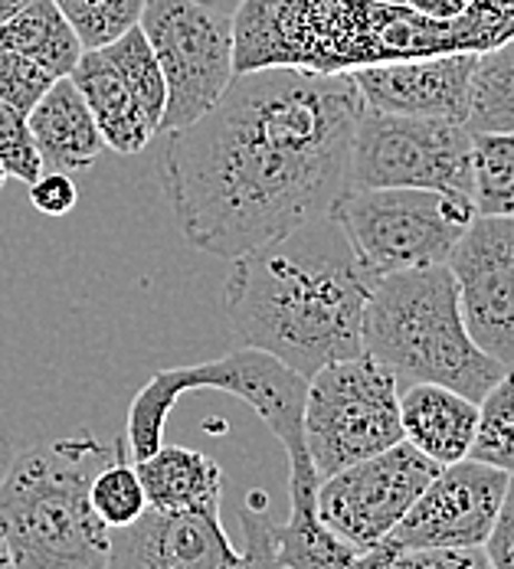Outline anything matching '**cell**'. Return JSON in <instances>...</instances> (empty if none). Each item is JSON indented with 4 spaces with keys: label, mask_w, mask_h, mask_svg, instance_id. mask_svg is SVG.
I'll return each mask as SVG.
<instances>
[{
    "label": "cell",
    "mask_w": 514,
    "mask_h": 569,
    "mask_svg": "<svg viewBox=\"0 0 514 569\" xmlns=\"http://www.w3.org/2000/svg\"><path fill=\"white\" fill-rule=\"evenodd\" d=\"M0 569H17L13 567V557H10V550H7V540H3V533H0Z\"/></svg>",
    "instance_id": "obj_35"
},
{
    "label": "cell",
    "mask_w": 514,
    "mask_h": 569,
    "mask_svg": "<svg viewBox=\"0 0 514 569\" xmlns=\"http://www.w3.org/2000/svg\"><path fill=\"white\" fill-rule=\"evenodd\" d=\"M364 112L350 72H236L210 112L168 131L158 177L184 239L236 259L328 217L347 190Z\"/></svg>",
    "instance_id": "obj_1"
},
{
    "label": "cell",
    "mask_w": 514,
    "mask_h": 569,
    "mask_svg": "<svg viewBox=\"0 0 514 569\" xmlns=\"http://www.w3.org/2000/svg\"><path fill=\"white\" fill-rule=\"evenodd\" d=\"M468 128L478 131H514V37L478 53L472 76Z\"/></svg>",
    "instance_id": "obj_22"
},
{
    "label": "cell",
    "mask_w": 514,
    "mask_h": 569,
    "mask_svg": "<svg viewBox=\"0 0 514 569\" xmlns=\"http://www.w3.org/2000/svg\"><path fill=\"white\" fill-rule=\"evenodd\" d=\"M10 173H7V168H3V161H0V187H3V180H7Z\"/></svg>",
    "instance_id": "obj_36"
},
{
    "label": "cell",
    "mask_w": 514,
    "mask_h": 569,
    "mask_svg": "<svg viewBox=\"0 0 514 569\" xmlns=\"http://www.w3.org/2000/svg\"><path fill=\"white\" fill-rule=\"evenodd\" d=\"M512 478L508 471L475 458L446 465L397 523L391 543L397 550L485 547L498 523Z\"/></svg>",
    "instance_id": "obj_12"
},
{
    "label": "cell",
    "mask_w": 514,
    "mask_h": 569,
    "mask_svg": "<svg viewBox=\"0 0 514 569\" xmlns=\"http://www.w3.org/2000/svg\"><path fill=\"white\" fill-rule=\"evenodd\" d=\"M0 47L20 57L40 62L57 79L72 76L76 62L82 59L86 47L57 0H33L30 7L17 10L10 20L0 23Z\"/></svg>",
    "instance_id": "obj_21"
},
{
    "label": "cell",
    "mask_w": 514,
    "mask_h": 569,
    "mask_svg": "<svg viewBox=\"0 0 514 569\" xmlns=\"http://www.w3.org/2000/svg\"><path fill=\"white\" fill-rule=\"evenodd\" d=\"M0 161L7 173L20 183H33L47 171L37 138L30 131V114L7 102H0Z\"/></svg>",
    "instance_id": "obj_27"
},
{
    "label": "cell",
    "mask_w": 514,
    "mask_h": 569,
    "mask_svg": "<svg viewBox=\"0 0 514 569\" xmlns=\"http://www.w3.org/2000/svg\"><path fill=\"white\" fill-rule=\"evenodd\" d=\"M403 3L429 20H458L472 10L475 0H403Z\"/></svg>",
    "instance_id": "obj_32"
},
{
    "label": "cell",
    "mask_w": 514,
    "mask_h": 569,
    "mask_svg": "<svg viewBox=\"0 0 514 569\" xmlns=\"http://www.w3.org/2000/svg\"><path fill=\"white\" fill-rule=\"evenodd\" d=\"M478 217H514V131H478L472 151Z\"/></svg>",
    "instance_id": "obj_23"
},
{
    "label": "cell",
    "mask_w": 514,
    "mask_h": 569,
    "mask_svg": "<svg viewBox=\"0 0 514 569\" xmlns=\"http://www.w3.org/2000/svg\"><path fill=\"white\" fill-rule=\"evenodd\" d=\"M30 131L47 171H89L106 151L102 128L69 76L57 79L53 89L30 112Z\"/></svg>",
    "instance_id": "obj_18"
},
{
    "label": "cell",
    "mask_w": 514,
    "mask_h": 569,
    "mask_svg": "<svg viewBox=\"0 0 514 569\" xmlns=\"http://www.w3.org/2000/svg\"><path fill=\"white\" fill-rule=\"evenodd\" d=\"M86 50H102L141 23L148 0H57Z\"/></svg>",
    "instance_id": "obj_26"
},
{
    "label": "cell",
    "mask_w": 514,
    "mask_h": 569,
    "mask_svg": "<svg viewBox=\"0 0 514 569\" xmlns=\"http://www.w3.org/2000/svg\"><path fill=\"white\" fill-rule=\"evenodd\" d=\"M472 151L475 131L465 121L367 109L354 134L347 190L423 187L472 197Z\"/></svg>",
    "instance_id": "obj_10"
},
{
    "label": "cell",
    "mask_w": 514,
    "mask_h": 569,
    "mask_svg": "<svg viewBox=\"0 0 514 569\" xmlns=\"http://www.w3.org/2000/svg\"><path fill=\"white\" fill-rule=\"evenodd\" d=\"M364 353L397 380L439 383L475 402L508 373L472 341L449 262L377 279L364 311Z\"/></svg>",
    "instance_id": "obj_5"
},
{
    "label": "cell",
    "mask_w": 514,
    "mask_h": 569,
    "mask_svg": "<svg viewBox=\"0 0 514 569\" xmlns=\"http://www.w3.org/2000/svg\"><path fill=\"white\" fill-rule=\"evenodd\" d=\"M514 0H475L458 20H429L387 0H239L236 72L298 66L350 72L439 53H485L514 37Z\"/></svg>",
    "instance_id": "obj_3"
},
{
    "label": "cell",
    "mask_w": 514,
    "mask_h": 569,
    "mask_svg": "<svg viewBox=\"0 0 514 569\" xmlns=\"http://www.w3.org/2000/svg\"><path fill=\"white\" fill-rule=\"evenodd\" d=\"M485 553H488V563L492 569H514V478L508 485V495H505V505L498 513V523L485 543Z\"/></svg>",
    "instance_id": "obj_31"
},
{
    "label": "cell",
    "mask_w": 514,
    "mask_h": 569,
    "mask_svg": "<svg viewBox=\"0 0 514 569\" xmlns=\"http://www.w3.org/2000/svg\"><path fill=\"white\" fill-rule=\"evenodd\" d=\"M387 569H492L485 547H433V550H401Z\"/></svg>",
    "instance_id": "obj_29"
},
{
    "label": "cell",
    "mask_w": 514,
    "mask_h": 569,
    "mask_svg": "<svg viewBox=\"0 0 514 569\" xmlns=\"http://www.w3.org/2000/svg\"><path fill=\"white\" fill-rule=\"evenodd\" d=\"M30 3H33V0H0V23H3V20H10L17 10L30 7Z\"/></svg>",
    "instance_id": "obj_34"
},
{
    "label": "cell",
    "mask_w": 514,
    "mask_h": 569,
    "mask_svg": "<svg viewBox=\"0 0 514 569\" xmlns=\"http://www.w3.org/2000/svg\"><path fill=\"white\" fill-rule=\"evenodd\" d=\"M138 27L168 82L161 131L194 124L224 99L236 79L233 17L210 0H148Z\"/></svg>",
    "instance_id": "obj_9"
},
{
    "label": "cell",
    "mask_w": 514,
    "mask_h": 569,
    "mask_svg": "<svg viewBox=\"0 0 514 569\" xmlns=\"http://www.w3.org/2000/svg\"><path fill=\"white\" fill-rule=\"evenodd\" d=\"M403 442L401 380L370 353L328 363L308 380L305 449L318 478Z\"/></svg>",
    "instance_id": "obj_8"
},
{
    "label": "cell",
    "mask_w": 514,
    "mask_h": 569,
    "mask_svg": "<svg viewBox=\"0 0 514 569\" xmlns=\"http://www.w3.org/2000/svg\"><path fill=\"white\" fill-rule=\"evenodd\" d=\"M224 315L239 347L279 357L302 377L364 353L374 276L328 213L229 259Z\"/></svg>",
    "instance_id": "obj_2"
},
{
    "label": "cell",
    "mask_w": 514,
    "mask_h": 569,
    "mask_svg": "<svg viewBox=\"0 0 514 569\" xmlns=\"http://www.w3.org/2000/svg\"><path fill=\"white\" fill-rule=\"evenodd\" d=\"M109 569H246L220 511H151L112 530Z\"/></svg>",
    "instance_id": "obj_15"
},
{
    "label": "cell",
    "mask_w": 514,
    "mask_h": 569,
    "mask_svg": "<svg viewBox=\"0 0 514 569\" xmlns=\"http://www.w3.org/2000/svg\"><path fill=\"white\" fill-rule=\"evenodd\" d=\"M13 458H17V449H13V442H10V436L3 432V426H0V481H3V475L10 471V465H13Z\"/></svg>",
    "instance_id": "obj_33"
},
{
    "label": "cell",
    "mask_w": 514,
    "mask_h": 569,
    "mask_svg": "<svg viewBox=\"0 0 514 569\" xmlns=\"http://www.w3.org/2000/svg\"><path fill=\"white\" fill-rule=\"evenodd\" d=\"M69 79L79 86L82 99L96 114L106 148L118 154H138L151 144L155 134H161V128L148 118L131 82L106 50H86Z\"/></svg>",
    "instance_id": "obj_19"
},
{
    "label": "cell",
    "mask_w": 514,
    "mask_h": 569,
    "mask_svg": "<svg viewBox=\"0 0 514 569\" xmlns=\"http://www.w3.org/2000/svg\"><path fill=\"white\" fill-rule=\"evenodd\" d=\"M478 409H482L478 432H475V446L468 458L514 475V370H508L488 390V397L478 402Z\"/></svg>",
    "instance_id": "obj_24"
},
{
    "label": "cell",
    "mask_w": 514,
    "mask_h": 569,
    "mask_svg": "<svg viewBox=\"0 0 514 569\" xmlns=\"http://www.w3.org/2000/svg\"><path fill=\"white\" fill-rule=\"evenodd\" d=\"M194 390H220L243 399L283 442L288 456V485H322L308 449H305V397L308 377L291 370L279 357L239 347L220 360L194 363V367H171L158 370L131 399L125 442L131 461L155 456L165 446V422L171 416L174 402Z\"/></svg>",
    "instance_id": "obj_6"
},
{
    "label": "cell",
    "mask_w": 514,
    "mask_h": 569,
    "mask_svg": "<svg viewBox=\"0 0 514 569\" xmlns=\"http://www.w3.org/2000/svg\"><path fill=\"white\" fill-rule=\"evenodd\" d=\"M332 217L338 220L374 276L449 262L478 210L468 193L423 187L344 190Z\"/></svg>",
    "instance_id": "obj_7"
},
{
    "label": "cell",
    "mask_w": 514,
    "mask_h": 569,
    "mask_svg": "<svg viewBox=\"0 0 514 569\" xmlns=\"http://www.w3.org/2000/svg\"><path fill=\"white\" fill-rule=\"evenodd\" d=\"M53 82L57 76L50 69L0 47V102L30 114L40 106V99L53 89Z\"/></svg>",
    "instance_id": "obj_28"
},
{
    "label": "cell",
    "mask_w": 514,
    "mask_h": 569,
    "mask_svg": "<svg viewBox=\"0 0 514 569\" xmlns=\"http://www.w3.org/2000/svg\"><path fill=\"white\" fill-rule=\"evenodd\" d=\"M403 439L436 465H456L472 456L478 432V402L439 383H409L401 397Z\"/></svg>",
    "instance_id": "obj_17"
},
{
    "label": "cell",
    "mask_w": 514,
    "mask_h": 569,
    "mask_svg": "<svg viewBox=\"0 0 514 569\" xmlns=\"http://www.w3.org/2000/svg\"><path fill=\"white\" fill-rule=\"evenodd\" d=\"M318 488H288V520L276 527V557L283 569H387L397 547L384 540L374 550H357L318 517Z\"/></svg>",
    "instance_id": "obj_16"
},
{
    "label": "cell",
    "mask_w": 514,
    "mask_h": 569,
    "mask_svg": "<svg viewBox=\"0 0 514 569\" xmlns=\"http://www.w3.org/2000/svg\"><path fill=\"white\" fill-rule=\"evenodd\" d=\"M128 449L89 432L17 452L0 481V533L17 569H109L112 530L92 508L96 475Z\"/></svg>",
    "instance_id": "obj_4"
},
{
    "label": "cell",
    "mask_w": 514,
    "mask_h": 569,
    "mask_svg": "<svg viewBox=\"0 0 514 569\" xmlns=\"http://www.w3.org/2000/svg\"><path fill=\"white\" fill-rule=\"evenodd\" d=\"M92 508L106 520L109 530L118 527H131L135 520H141L148 513V495L141 485V475L135 468V461L121 452L112 458L92 481Z\"/></svg>",
    "instance_id": "obj_25"
},
{
    "label": "cell",
    "mask_w": 514,
    "mask_h": 569,
    "mask_svg": "<svg viewBox=\"0 0 514 569\" xmlns=\"http://www.w3.org/2000/svg\"><path fill=\"white\" fill-rule=\"evenodd\" d=\"M443 471L406 439L387 452L354 461L318 485V517L357 550H374L397 530L429 481Z\"/></svg>",
    "instance_id": "obj_11"
},
{
    "label": "cell",
    "mask_w": 514,
    "mask_h": 569,
    "mask_svg": "<svg viewBox=\"0 0 514 569\" xmlns=\"http://www.w3.org/2000/svg\"><path fill=\"white\" fill-rule=\"evenodd\" d=\"M30 203L47 217H66L79 203V187L72 183V173L43 171L40 180L30 183Z\"/></svg>",
    "instance_id": "obj_30"
},
{
    "label": "cell",
    "mask_w": 514,
    "mask_h": 569,
    "mask_svg": "<svg viewBox=\"0 0 514 569\" xmlns=\"http://www.w3.org/2000/svg\"><path fill=\"white\" fill-rule=\"evenodd\" d=\"M387 3H403V0H387Z\"/></svg>",
    "instance_id": "obj_37"
},
{
    "label": "cell",
    "mask_w": 514,
    "mask_h": 569,
    "mask_svg": "<svg viewBox=\"0 0 514 569\" xmlns=\"http://www.w3.org/2000/svg\"><path fill=\"white\" fill-rule=\"evenodd\" d=\"M472 341L514 367V217H475L449 256Z\"/></svg>",
    "instance_id": "obj_13"
},
{
    "label": "cell",
    "mask_w": 514,
    "mask_h": 569,
    "mask_svg": "<svg viewBox=\"0 0 514 569\" xmlns=\"http://www.w3.org/2000/svg\"><path fill=\"white\" fill-rule=\"evenodd\" d=\"M148 508L165 513L220 511L224 475L214 458L184 446H161L155 456L135 461Z\"/></svg>",
    "instance_id": "obj_20"
},
{
    "label": "cell",
    "mask_w": 514,
    "mask_h": 569,
    "mask_svg": "<svg viewBox=\"0 0 514 569\" xmlns=\"http://www.w3.org/2000/svg\"><path fill=\"white\" fill-rule=\"evenodd\" d=\"M475 62L478 53L397 59L350 69V79L374 112L453 118L468 124Z\"/></svg>",
    "instance_id": "obj_14"
}]
</instances>
